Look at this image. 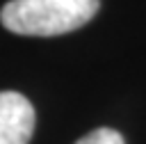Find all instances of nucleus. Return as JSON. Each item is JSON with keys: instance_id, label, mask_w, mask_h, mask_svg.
I'll use <instances>...</instances> for the list:
<instances>
[{"instance_id": "1", "label": "nucleus", "mask_w": 146, "mask_h": 144, "mask_svg": "<svg viewBox=\"0 0 146 144\" xmlns=\"http://www.w3.org/2000/svg\"><path fill=\"white\" fill-rule=\"evenodd\" d=\"M98 7L100 0H9L0 21L14 34L57 37L87 25Z\"/></svg>"}, {"instance_id": "3", "label": "nucleus", "mask_w": 146, "mask_h": 144, "mask_svg": "<svg viewBox=\"0 0 146 144\" xmlns=\"http://www.w3.org/2000/svg\"><path fill=\"white\" fill-rule=\"evenodd\" d=\"M75 144H125V142H123V135L114 128H96L89 135L80 137Z\"/></svg>"}, {"instance_id": "2", "label": "nucleus", "mask_w": 146, "mask_h": 144, "mask_svg": "<svg viewBox=\"0 0 146 144\" xmlns=\"http://www.w3.org/2000/svg\"><path fill=\"white\" fill-rule=\"evenodd\" d=\"M34 107L18 91H0V144H30Z\"/></svg>"}]
</instances>
